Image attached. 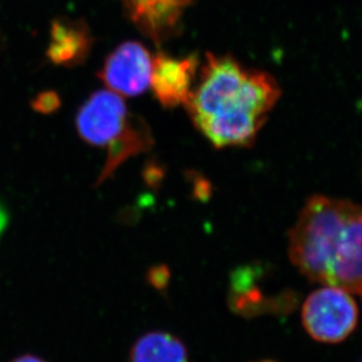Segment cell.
Returning a JSON list of instances; mask_svg holds the SVG:
<instances>
[{"label": "cell", "mask_w": 362, "mask_h": 362, "mask_svg": "<svg viewBox=\"0 0 362 362\" xmlns=\"http://www.w3.org/2000/svg\"><path fill=\"white\" fill-rule=\"evenodd\" d=\"M280 95L278 81L266 71L207 52L185 107L216 148L250 147Z\"/></svg>", "instance_id": "cell-1"}, {"label": "cell", "mask_w": 362, "mask_h": 362, "mask_svg": "<svg viewBox=\"0 0 362 362\" xmlns=\"http://www.w3.org/2000/svg\"><path fill=\"white\" fill-rule=\"evenodd\" d=\"M293 265L310 281L362 296V206L314 195L288 234Z\"/></svg>", "instance_id": "cell-2"}, {"label": "cell", "mask_w": 362, "mask_h": 362, "mask_svg": "<svg viewBox=\"0 0 362 362\" xmlns=\"http://www.w3.org/2000/svg\"><path fill=\"white\" fill-rule=\"evenodd\" d=\"M76 127L90 146L106 150L97 185L104 184L124 163L154 145L150 125L129 111L124 98L110 90L93 92L78 108Z\"/></svg>", "instance_id": "cell-3"}, {"label": "cell", "mask_w": 362, "mask_h": 362, "mask_svg": "<svg viewBox=\"0 0 362 362\" xmlns=\"http://www.w3.org/2000/svg\"><path fill=\"white\" fill-rule=\"evenodd\" d=\"M359 310L345 289L325 286L312 293L303 306V324L317 341L337 344L356 329Z\"/></svg>", "instance_id": "cell-4"}, {"label": "cell", "mask_w": 362, "mask_h": 362, "mask_svg": "<svg viewBox=\"0 0 362 362\" xmlns=\"http://www.w3.org/2000/svg\"><path fill=\"white\" fill-rule=\"evenodd\" d=\"M152 62L153 56L146 46L127 40L106 57L98 77L120 97H139L150 88Z\"/></svg>", "instance_id": "cell-5"}, {"label": "cell", "mask_w": 362, "mask_h": 362, "mask_svg": "<svg viewBox=\"0 0 362 362\" xmlns=\"http://www.w3.org/2000/svg\"><path fill=\"white\" fill-rule=\"evenodd\" d=\"M134 28L156 45L177 38L184 28L186 11L198 0H120Z\"/></svg>", "instance_id": "cell-6"}, {"label": "cell", "mask_w": 362, "mask_h": 362, "mask_svg": "<svg viewBox=\"0 0 362 362\" xmlns=\"http://www.w3.org/2000/svg\"><path fill=\"white\" fill-rule=\"evenodd\" d=\"M199 67L198 54L173 57L163 51L154 54L150 86L163 107L186 105L194 88Z\"/></svg>", "instance_id": "cell-7"}, {"label": "cell", "mask_w": 362, "mask_h": 362, "mask_svg": "<svg viewBox=\"0 0 362 362\" xmlns=\"http://www.w3.org/2000/svg\"><path fill=\"white\" fill-rule=\"evenodd\" d=\"M93 42V35L86 21L58 17L51 24L46 56L57 66L77 67L88 59Z\"/></svg>", "instance_id": "cell-8"}, {"label": "cell", "mask_w": 362, "mask_h": 362, "mask_svg": "<svg viewBox=\"0 0 362 362\" xmlns=\"http://www.w3.org/2000/svg\"><path fill=\"white\" fill-rule=\"evenodd\" d=\"M129 362H188L187 349L171 333L148 332L134 342Z\"/></svg>", "instance_id": "cell-9"}, {"label": "cell", "mask_w": 362, "mask_h": 362, "mask_svg": "<svg viewBox=\"0 0 362 362\" xmlns=\"http://www.w3.org/2000/svg\"><path fill=\"white\" fill-rule=\"evenodd\" d=\"M60 106V98L53 90H45L38 94L35 100L32 101V107L42 115H51L56 112Z\"/></svg>", "instance_id": "cell-10"}, {"label": "cell", "mask_w": 362, "mask_h": 362, "mask_svg": "<svg viewBox=\"0 0 362 362\" xmlns=\"http://www.w3.org/2000/svg\"><path fill=\"white\" fill-rule=\"evenodd\" d=\"M147 280L154 288L164 289L170 281V271L166 266H156L147 273Z\"/></svg>", "instance_id": "cell-11"}, {"label": "cell", "mask_w": 362, "mask_h": 362, "mask_svg": "<svg viewBox=\"0 0 362 362\" xmlns=\"http://www.w3.org/2000/svg\"><path fill=\"white\" fill-rule=\"evenodd\" d=\"M11 362H46L39 356H33V354H24V356H18L16 359Z\"/></svg>", "instance_id": "cell-12"}, {"label": "cell", "mask_w": 362, "mask_h": 362, "mask_svg": "<svg viewBox=\"0 0 362 362\" xmlns=\"http://www.w3.org/2000/svg\"><path fill=\"white\" fill-rule=\"evenodd\" d=\"M7 223V216L5 211L1 209V206H0V233L3 232L4 228L6 226Z\"/></svg>", "instance_id": "cell-13"}, {"label": "cell", "mask_w": 362, "mask_h": 362, "mask_svg": "<svg viewBox=\"0 0 362 362\" xmlns=\"http://www.w3.org/2000/svg\"><path fill=\"white\" fill-rule=\"evenodd\" d=\"M262 362H273V361H262Z\"/></svg>", "instance_id": "cell-14"}]
</instances>
